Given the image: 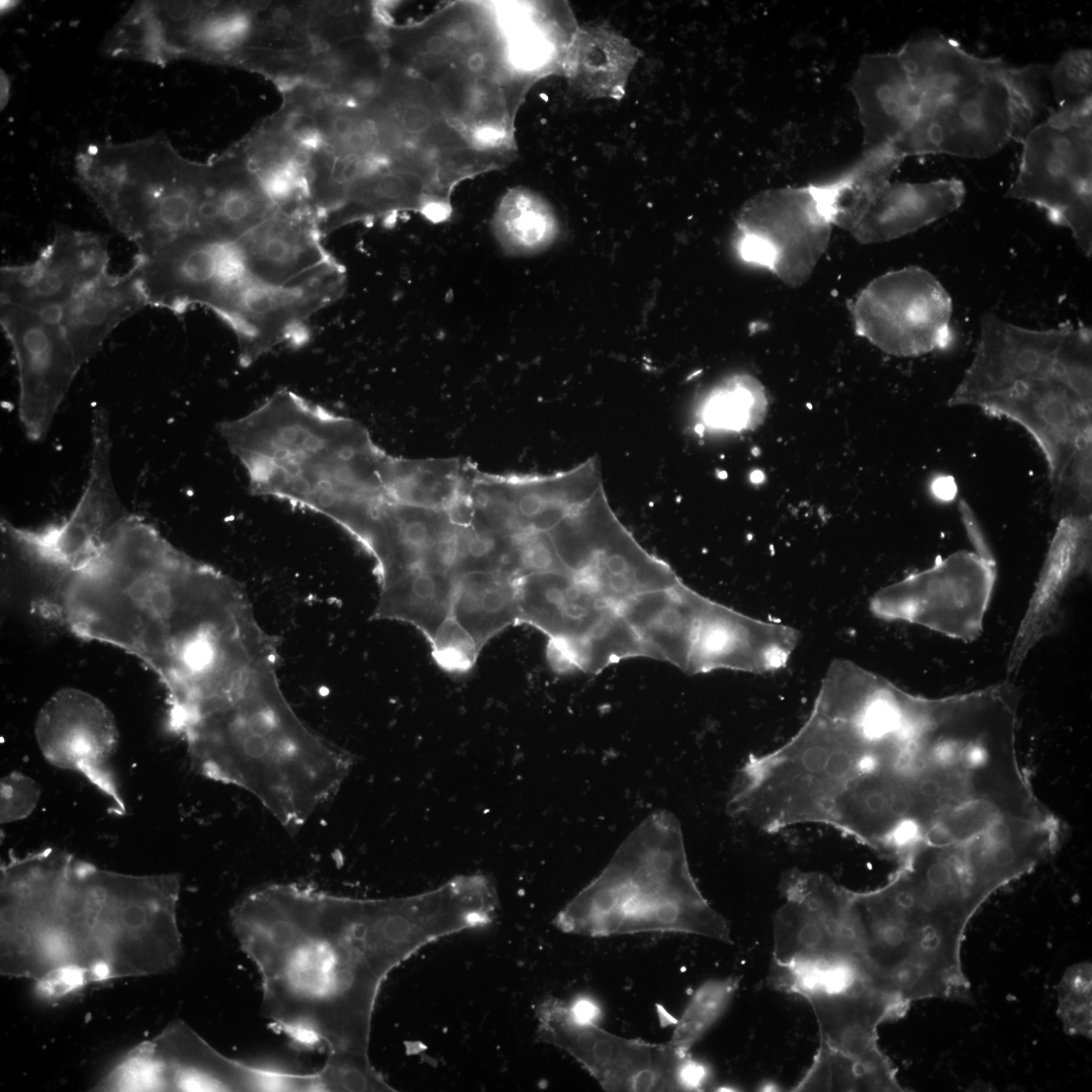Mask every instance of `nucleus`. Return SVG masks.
<instances>
[{
  "label": "nucleus",
  "instance_id": "f257e3e1",
  "mask_svg": "<svg viewBox=\"0 0 1092 1092\" xmlns=\"http://www.w3.org/2000/svg\"><path fill=\"white\" fill-rule=\"evenodd\" d=\"M37 577L50 589L40 610L140 659L166 690L168 709L217 694L247 660L257 620L240 584L132 513Z\"/></svg>",
  "mask_w": 1092,
  "mask_h": 1092
},
{
  "label": "nucleus",
  "instance_id": "f03ea898",
  "mask_svg": "<svg viewBox=\"0 0 1092 1092\" xmlns=\"http://www.w3.org/2000/svg\"><path fill=\"white\" fill-rule=\"evenodd\" d=\"M231 918L260 977L263 1017L301 1045L368 1060L383 980L419 946L453 932L457 911L444 886L356 899L273 884L242 898Z\"/></svg>",
  "mask_w": 1092,
  "mask_h": 1092
},
{
  "label": "nucleus",
  "instance_id": "7ed1b4c3",
  "mask_svg": "<svg viewBox=\"0 0 1092 1092\" xmlns=\"http://www.w3.org/2000/svg\"><path fill=\"white\" fill-rule=\"evenodd\" d=\"M914 713L915 695L836 660L795 735L742 764L730 814L767 833L826 825L882 851L900 821Z\"/></svg>",
  "mask_w": 1092,
  "mask_h": 1092
},
{
  "label": "nucleus",
  "instance_id": "20e7f679",
  "mask_svg": "<svg viewBox=\"0 0 1092 1092\" xmlns=\"http://www.w3.org/2000/svg\"><path fill=\"white\" fill-rule=\"evenodd\" d=\"M1049 853L1044 834L1018 820L1001 821L964 841L915 848L897 861L886 884L861 894L874 951L933 993H966L961 946L968 923L994 892Z\"/></svg>",
  "mask_w": 1092,
  "mask_h": 1092
},
{
  "label": "nucleus",
  "instance_id": "39448f33",
  "mask_svg": "<svg viewBox=\"0 0 1092 1092\" xmlns=\"http://www.w3.org/2000/svg\"><path fill=\"white\" fill-rule=\"evenodd\" d=\"M181 738L195 770L253 795L292 834L338 793L355 764L351 752L294 712L277 665L258 672Z\"/></svg>",
  "mask_w": 1092,
  "mask_h": 1092
},
{
  "label": "nucleus",
  "instance_id": "423d86ee",
  "mask_svg": "<svg viewBox=\"0 0 1092 1092\" xmlns=\"http://www.w3.org/2000/svg\"><path fill=\"white\" fill-rule=\"evenodd\" d=\"M555 920L564 932L588 936L680 932L732 942L727 920L691 874L679 823L667 811L645 818Z\"/></svg>",
  "mask_w": 1092,
  "mask_h": 1092
},
{
  "label": "nucleus",
  "instance_id": "0eeeda50",
  "mask_svg": "<svg viewBox=\"0 0 1092 1092\" xmlns=\"http://www.w3.org/2000/svg\"><path fill=\"white\" fill-rule=\"evenodd\" d=\"M75 170L81 188L138 253L205 230L213 161L186 159L163 132L88 144Z\"/></svg>",
  "mask_w": 1092,
  "mask_h": 1092
},
{
  "label": "nucleus",
  "instance_id": "6e6552de",
  "mask_svg": "<svg viewBox=\"0 0 1092 1092\" xmlns=\"http://www.w3.org/2000/svg\"><path fill=\"white\" fill-rule=\"evenodd\" d=\"M801 996L815 1014L819 1046L792 1091H903L896 1070L879 1048L878 1027L902 1017L909 1006L862 977Z\"/></svg>",
  "mask_w": 1092,
  "mask_h": 1092
},
{
  "label": "nucleus",
  "instance_id": "1a4fd4ad",
  "mask_svg": "<svg viewBox=\"0 0 1092 1092\" xmlns=\"http://www.w3.org/2000/svg\"><path fill=\"white\" fill-rule=\"evenodd\" d=\"M1092 103L1054 108L1021 142L1007 196L1032 203L1092 254Z\"/></svg>",
  "mask_w": 1092,
  "mask_h": 1092
},
{
  "label": "nucleus",
  "instance_id": "9d476101",
  "mask_svg": "<svg viewBox=\"0 0 1092 1092\" xmlns=\"http://www.w3.org/2000/svg\"><path fill=\"white\" fill-rule=\"evenodd\" d=\"M997 577L992 554L961 550L879 589L870 601L878 618L918 625L971 642L983 631Z\"/></svg>",
  "mask_w": 1092,
  "mask_h": 1092
},
{
  "label": "nucleus",
  "instance_id": "9b49d317",
  "mask_svg": "<svg viewBox=\"0 0 1092 1092\" xmlns=\"http://www.w3.org/2000/svg\"><path fill=\"white\" fill-rule=\"evenodd\" d=\"M779 892L771 964L797 973L859 971L849 889L824 874L794 869L783 875Z\"/></svg>",
  "mask_w": 1092,
  "mask_h": 1092
},
{
  "label": "nucleus",
  "instance_id": "f8f14e48",
  "mask_svg": "<svg viewBox=\"0 0 1092 1092\" xmlns=\"http://www.w3.org/2000/svg\"><path fill=\"white\" fill-rule=\"evenodd\" d=\"M849 311L856 335L892 356H921L953 343L951 298L918 266L876 277L849 303Z\"/></svg>",
  "mask_w": 1092,
  "mask_h": 1092
},
{
  "label": "nucleus",
  "instance_id": "ddd939ff",
  "mask_svg": "<svg viewBox=\"0 0 1092 1092\" xmlns=\"http://www.w3.org/2000/svg\"><path fill=\"white\" fill-rule=\"evenodd\" d=\"M832 226L813 184L767 189L740 209L736 247L743 261L799 287L825 253Z\"/></svg>",
  "mask_w": 1092,
  "mask_h": 1092
},
{
  "label": "nucleus",
  "instance_id": "4468645a",
  "mask_svg": "<svg viewBox=\"0 0 1092 1092\" xmlns=\"http://www.w3.org/2000/svg\"><path fill=\"white\" fill-rule=\"evenodd\" d=\"M1051 375L1018 382L982 400L985 413L1007 418L1033 438L1054 488L1076 452L1092 445V385L1060 351Z\"/></svg>",
  "mask_w": 1092,
  "mask_h": 1092
},
{
  "label": "nucleus",
  "instance_id": "2eb2a0df",
  "mask_svg": "<svg viewBox=\"0 0 1092 1092\" xmlns=\"http://www.w3.org/2000/svg\"><path fill=\"white\" fill-rule=\"evenodd\" d=\"M540 1033L571 1055L608 1091H682L679 1073L690 1054L669 1042L650 1043L614 1035L581 1022L567 1004L550 1000L539 1013Z\"/></svg>",
  "mask_w": 1092,
  "mask_h": 1092
},
{
  "label": "nucleus",
  "instance_id": "dca6fc26",
  "mask_svg": "<svg viewBox=\"0 0 1092 1092\" xmlns=\"http://www.w3.org/2000/svg\"><path fill=\"white\" fill-rule=\"evenodd\" d=\"M132 266L148 304L174 313L204 306L217 314L246 278L236 242L202 235L138 253Z\"/></svg>",
  "mask_w": 1092,
  "mask_h": 1092
},
{
  "label": "nucleus",
  "instance_id": "f3484780",
  "mask_svg": "<svg viewBox=\"0 0 1092 1092\" xmlns=\"http://www.w3.org/2000/svg\"><path fill=\"white\" fill-rule=\"evenodd\" d=\"M995 71L983 80L923 106L909 131L891 150L901 159L927 154L987 158L1012 140L1006 87Z\"/></svg>",
  "mask_w": 1092,
  "mask_h": 1092
},
{
  "label": "nucleus",
  "instance_id": "a211bd4d",
  "mask_svg": "<svg viewBox=\"0 0 1092 1092\" xmlns=\"http://www.w3.org/2000/svg\"><path fill=\"white\" fill-rule=\"evenodd\" d=\"M34 734L42 756L54 766L82 775L124 815L126 808L112 765L118 732L107 707L75 688L55 692L38 711Z\"/></svg>",
  "mask_w": 1092,
  "mask_h": 1092
},
{
  "label": "nucleus",
  "instance_id": "6ab92c4d",
  "mask_svg": "<svg viewBox=\"0 0 1092 1092\" xmlns=\"http://www.w3.org/2000/svg\"><path fill=\"white\" fill-rule=\"evenodd\" d=\"M0 323L16 361L19 419L26 436L37 441L49 431L81 366L56 317L1 303Z\"/></svg>",
  "mask_w": 1092,
  "mask_h": 1092
},
{
  "label": "nucleus",
  "instance_id": "aec40b11",
  "mask_svg": "<svg viewBox=\"0 0 1092 1092\" xmlns=\"http://www.w3.org/2000/svg\"><path fill=\"white\" fill-rule=\"evenodd\" d=\"M253 25L252 2L157 1L146 17L145 49L157 66L183 58L234 64Z\"/></svg>",
  "mask_w": 1092,
  "mask_h": 1092
},
{
  "label": "nucleus",
  "instance_id": "412c9836",
  "mask_svg": "<svg viewBox=\"0 0 1092 1092\" xmlns=\"http://www.w3.org/2000/svg\"><path fill=\"white\" fill-rule=\"evenodd\" d=\"M1070 323L1027 329L985 313L974 358L947 403L978 404L1012 385L1056 373L1059 352Z\"/></svg>",
  "mask_w": 1092,
  "mask_h": 1092
},
{
  "label": "nucleus",
  "instance_id": "4be33fe9",
  "mask_svg": "<svg viewBox=\"0 0 1092 1092\" xmlns=\"http://www.w3.org/2000/svg\"><path fill=\"white\" fill-rule=\"evenodd\" d=\"M108 237L56 224L52 241L27 264L1 268V303L59 309L108 272Z\"/></svg>",
  "mask_w": 1092,
  "mask_h": 1092
},
{
  "label": "nucleus",
  "instance_id": "5701e85b",
  "mask_svg": "<svg viewBox=\"0 0 1092 1092\" xmlns=\"http://www.w3.org/2000/svg\"><path fill=\"white\" fill-rule=\"evenodd\" d=\"M324 237L312 211L277 206L235 241L253 280L282 287L346 275L324 245Z\"/></svg>",
  "mask_w": 1092,
  "mask_h": 1092
},
{
  "label": "nucleus",
  "instance_id": "b1692460",
  "mask_svg": "<svg viewBox=\"0 0 1092 1092\" xmlns=\"http://www.w3.org/2000/svg\"><path fill=\"white\" fill-rule=\"evenodd\" d=\"M798 641L799 633L792 627L757 620L710 600L699 622L687 672L776 671L788 663Z\"/></svg>",
  "mask_w": 1092,
  "mask_h": 1092
},
{
  "label": "nucleus",
  "instance_id": "393cba45",
  "mask_svg": "<svg viewBox=\"0 0 1092 1092\" xmlns=\"http://www.w3.org/2000/svg\"><path fill=\"white\" fill-rule=\"evenodd\" d=\"M1090 561L1091 515H1062L1009 651V674L1018 673L1031 650L1055 630L1064 598Z\"/></svg>",
  "mask_w": 1092,
  "mask_h": 1092
},
{
  "label": "nucleus",
  "instance_id": "a878e982",
  "mask_svg": "<svg viewBox=\"0 0 1092 1092\" xmlns=\"http://www.w3.org/2000/svg\"><path fill=\"white\" fill-rule=\"evenodd\" d=\"M862 130V152L891 149L913 126L921 98L899 52L862 57L848 84Z\"/></svg>",
  "mask_w": 1092,
  "mask_h": 1092
},
{
  "label": "nucleus",
  "instance_id": "bb28decb",
  "mask_svg": "<svg viewBox=\"0 0 1092 1092\" xmlns=\"http://www.w3.org/2000/svg\"><path fill=\"white\" fill-rule=\"evenodd\" d=\"M710 600L681 581L625 600L621 615L636 631L647 656L687 671L701 616Z\"/></svg>",
  "mask_w": 1092,
  "mask_h": 1092
},
{
  "label": "nucleus",
  "instance_id": "cd10ccee",
  "mask_svg": "<svg viewBox=\"0 0 1092 1092\" xmlns=\"http://www.w3.org/2000/svg\"><path fill=\"white\" fill-rule=\"evenodd\" d=\"M966 187L956 178L928 182H890L849 233L862 245L897 240L957 210Z\"/></svg>",
  "mask_w": 1092,
  "mask_h": 1092
},
{
  "label": "nucleus",
  "instance_id": "c85d7f7f",
  "mask_svg": "<svg viewBox=\"0 0 1092 1092\" xmlns=\"http://www.w3.org/2000/svg\"><path fill=\"white\" fill-rule=\"evenodd\" d=\"M146 305L142 282L131 266L120 275L106 272L64 306L49 312L61 324L82 367L120 323Z\"/></svg>",
  "mask_w": 1092,
  "mask_h": 1092
},
{
  "label": "nucleus",
  "instance_id": "c756f323",
  "mask_svg": "<svg viewBox=\"0 0 1092 1092\" xmlns=\"http://www.w3.org/2000/svg\"><path fill=\"white\" fill-rule=\"evenodd\" d=\"M518 624L530 625L548 638L547 646L576 640L587 626L592 600L581 573L532 572L518 578Z\"/></svg>",
  "mask_w": 1092,
  "mask_h": 1092
},
{
  "label": "nucleus",
  "instance_id": "7c9ffc66",
  "mask_svg": "<svg viewBox=\"0 0 1092 1092\" xmlns=\"http://www.w3.org/2000/svg\"><path fill=\"white\" fill-rule=\"evenodd\" d=\"M898 52L920 95V109L983 80L995 71L1000 60L974 56L959 42L935 32L911 37Z\"/></svg>",
  "mask_w": 1092,
  "mask_h": 1092
},
{
  "label": "nucleus",
  "instance_id": "2f4dec72",
  "mask_svg": "<svg viewBox=\"0 0 1092 1092\" xmlns=\"http://www.w3.org/2000/svg\"><path fill=\"white\" fill-rule=\"evenodd\" d=\"M378 584L372 618L408 624L429 643L452 616L455 577L449 572L413 568Z\"/></svg>",
  "mask_w": 1092,
  "mask_h": 1092
},
{
  "label": "nucleus",
  "instance_id": "473e14b6",
  "mask_svg": "<svg viewBox=\"0 0 1092 1092\" xmlns=\"http://www.w3.org/2000/svg\"><path fill=\"white\" fill-rule=\"evenodd\" d=\"M455 577L452 616L482 648L518 624V577L505 570H477Z\"/></svg>",
  "mask_w": 1092,
  "mask_h": 1092
},
{
  "label": "nucleus",
  "instance_id": "72a5a7b5",
  "mask_svg": "<svg viewBox=\"0 0 1092 1092\" xmlns=\"http://www.w3.org/2000/svg\"><path fill=\"white\" fill-rule=\"evenodd\" d=\"M902 162L890 149L861 152L841 174L813 184L831 224L850 233Z\"/></svg>",
  "mask_w": 1092,
  "mask_h": 1092
},
{
  "label": "nucleus",
  "instance_id": "f704fd0d",
  "mask_svg": "<svg viewBox=\"0 0 1092 1092\" xmlns=\"http://www.w3.org/2000/svg\"><path fill=\"white\" fill-rule=\"evenodd\" d=\"M492 235L504 254L527 257L547 250L558 236V221L541 196L526 188L509 190L491 220Z\"/></svg>",
  "mask_w": 1092,
  "mask_h": 1092
},
{
  "label": "nucleus",
  "instance_id": "c9c22d12",
  "mask_svg": "<svg viewBox=\"0 0 1092 1092\" xmlns=\"http://www.w3.org/2000/svg\"><path fill=\"white\" fill-rule=\"evenodd\" d=\"M760 381L749 374L731 375L711 388L696 408V431L741 433L758 428L767 413Z\"/></svg>",
  "mask_w": 1092,
  "mask_h": 1092
},
{
  "label": "nucleus",
  "instance_id": "e433bc0d",
  "mask_svg": "<svg viewBox=\"0 0 1092 1092\" xmlns=\"http://www.w3.org/2000/svg\"><path fill=\"white\" fill-rule=\"evenodd\" d=\"M1050 65L1012 67L1004 62L1000 77L1004 83L1012 116V140L1021 143L1027 133L1053 110L1050 107Z\"/></svg>",
  "mask_w": 1092,
  "mask_h": 1092
},
{
  "label": "nucleus",
  "instance_id": "4c0bfd02",
  "mask_svg": "<svg viewBox=\"0 0 1092 1092\" xmlns=\"http://www.w3.org/2000/svg\"><path fill=\"white\" fill-rule=\"evenodd\" d=\"M739 982L740 978L733 976L703 983L691 997L668 1042L689 1054L728 1009Z\"/></svg>",
  "mask_w": 1092,
  "mask_h": 1092
},
{
  "label": "nucleus",
  "instance_id": "58836bf2",
  "mask_svg": "<svg viewBox=\"0 0 1092 1092\" xmlns=\"http://www.w3.org/2000/svg\"><path fill=\"white\" fill-rule=\"evenodd\" d=\"M1049 82L1055 108L1092 102V54L1088 49H1074L1062 55L1050 67Z\"/></svg>",
  "mask_w": 1092,
  "mask_h": 1092
},
{
  "label": "nucleus",
  "instance_id": "ea45409f",
  "mask_svg": "<svg viewBox=\"0 0 1092 1092\" xmlns=\"http://www.w3.org/2000/svg\"><path fill=\"white\" fill-rule=\"evenodd\" d=\"M1058 1014L1066 1032L1091 1035V965L1082 963L1069 968L1057 986Z\"/></svg>",
  "mask_w": 1092,
  "mask_h": 1092
},
{
  "label": "nucleus",
  "instance_id": "a19ab883",
  "mask_svg": "<svg viewBox=\"0 0 1092 1092\" xmlns=\"http://www.w3.org/2000/svg\"><path fill=\"white\" fill-rule=\"evenodd\" d=\"M429 644L437 665L451 673L468 672L480 653L473 638L453 616L440 626Z\"/></svg>",
  "mask_w": 1092,
  "mask_h": 1092
},
{
  "label": "nucleus",
  "instance_id": "79ce46f5",
  "mask_svg": "<svg viewBox=\"0 0 1092 1092\" xmlns=\"http://www.w3.org/2000/svg\"><path fill=\"white\" fill-rule=\"evenodd\" d=\"M40 797L37 783L28 776L12 771L0 784V821L3 824L28 817Z\"/></svg>",
  "mask_w": 1092,
  "mask_h": 1092
},
{
  "label": "nucleus",
  "instance_id": "37998d69",
  "mask_svg": "<svg viewBox=\"0 0 1092 1092\" xmlns=\"http://www.w3.org/2000/svg\"><path fill=\"white\" fill-rule=\"evenodd\" d=\"M547 46L544 39L535 33H521L511 39L509 58L521 68L533 67L543 60Z\"/></svg>",
  "mask_w": 1092,
  "mask_h": 1092
},
{
  "label": "nucleus",
  "instance_id": "c03bdc74",
  "mask_svg": "<svg viewBox=\"0 0 1092 1092\" xmlns=\"http://www.w3.org/2000/svg\"><path fill=\"white\" fill-rule=\"evenodd\" d=\"M682 1091H698L706 1088L710 1072L708 1067L689 1056L684 1062L679 1073Z\"/></svg>",
  "mask_w": 1092,
  "mask_h": 1092
},
{
  "label": "nucleus",
  "instance_id": "a18cd8bd",
  "mask_svg": "<svg viewBox=\"0 0 1092 1092\" xmlns=\"http://www.w3.org/2000/svg\"><path fill=\"white\" fill-rule=\"evenodd\" d=\"M567 1007L570 1014L581 1022H596L601 1014L599 1006L587 998L576 999Z\"/></svg>",
  "mask_w": 1092,
  "mask_h": 1092
},
{
  "label": "nucleus",
  "instance_id": "49530a36",
  "mask_svg": "<svg viewBox=\"0 0 1092 1092\" xmlns=\"http://www.w3.org/2000/svg\"><path fill=\"white\" fill-rule=\"evenodd\" d=\"M931 490L937 498L948 500L956 495L957 485L950 476L940 475L932 481Z\"/></svg>",
  "mask_w": 1092,
  "mask_h": 1092
}]
</instances>
